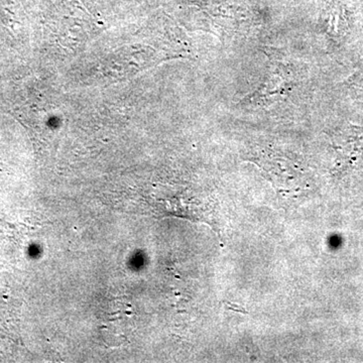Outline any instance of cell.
Wrapping results in <instances>:
<instances>
[{
	"instance_id": "cell-1",
	"label": "cell",
	"mask_w": 363,
	"mask_h": 363,
	"mask_svg": "<svg viewBox=\"0 0 363 363\" xmlns=\"http://www.w3.org/2000/svg\"><path fill=\"white\" fill-rule=\"evenodd\" d=\"M292 89L290 80L281 73H271L252 94L243 100V104L262 105L274 102V98L283 96L286 91Z\"/></svg>"
},
{
	"instance_id": "cell-2",
	"label": "cell",
	"mask_w": 363,
	"mask_h": 363,
	"mask_svg": "<svg viewBox=\"0 0 363 363\" xmlns=\"http://www.w3.org/2000/svg\"><path fill=\"white\" fill-rule=\"evenodd\" d=\"M347 84L357 89L363 90V67L348 79Z\"/></svg>"
}]
</instances>
